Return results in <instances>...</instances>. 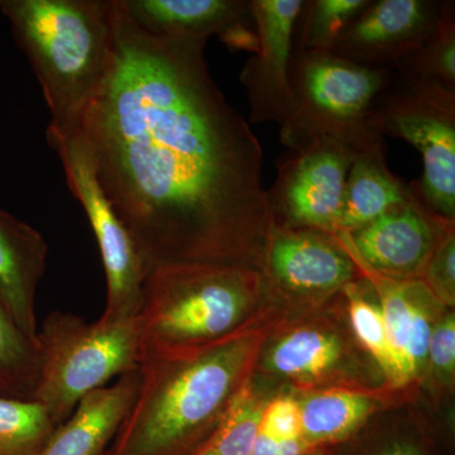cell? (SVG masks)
I'll list each match as a JSON object with an SVG mask.
<instances>
[{
	"instance_id": "obj_1",
	"label": "cell",
	"mask_w": 455,
	"mask_h": 455,
	"mask_svg": "<svg viewBox=\"0 0 455 455\" xmlns=\"http://www.w3.org/2000/svg\"><path fill=\"white\" fill-rule=\"evenodd\" d=\"M206 44L149 35L116 0L109 68L84 118L100 187L147 272L260 271L274 228L262 146L212 80Z\"/></svg>"
},
{
	"instance_id": "obj_2",
	"label": "cell",
	"mask_w": 455,
	"mask_h": 455,
	"mask_svg": "<svg viewBox=\"0 0 455 455\" xmlns=\"http://www.w3.org/2000/svg\"><path fill=\"white\" fill-rule=\"evenodd\" d=\"M265 334L191 352L142 350L139 394L106 455H196L252 377Z\"/></svg>"
},
{
	"instance_id": "obj_3",
	"label": "cell",
	"mask_w": 455,
	"mask_h": 455,
	"mask_svg": "<svg viewBox=\"0 0 455 455\" xmlns=\"http://www.w3.org/2000/svg\"><path fill=\"white\" fill-rule=\"evenodd\" d=\"M0 12L44 92L46 139L80 133L109 68L116 0H0Z\"/></svg>"
},
{
	"instance_id": "obj_4",
	"label": "cell",
	"mask_w": 455,
	"mask_h": 455,
	"mask_svg": "<svg viewBox=\"0 0 455 455\" xmlns=\"http://www.w3.org/2000/svg\"><path fill=\"white\" fill-rule=\"evenodd\" d=\"M268 293L259 269L212 263L151 269L139 313L143 349L191 352L251 331Z\"/></svg>"
},
{
	"instance_id": "obj_5",
	"label": "cell",
	"mask_w": 455,
	"mask_h": 455,
	"mask_svg": "<svg viewBox=\"0 0 455 455\" xmlns=\"http://www.w3.org/2000/svg\"><path fill=\"white\" fill-rule=\"evenodd\" d=\"M37 343L40 376L33 401L44 407L56 427L90 392L139 370L143 350L139 316L88 323L62 311L44 320Z\"/></svg>"
},
{
	"instance_id": "obj_6",
	"label": "cell",
	"mask_w": 455,
	"mask_h": 455,
	"mask_svg": "<svg viewBox=\"0 0 455 455\" xmlns=\"http://www.w3.org/2000/svg\"><path fill=\"white\" fill-rule=\"evenodd\" d=\"M392 68H371L319 51H293L290 84L295 112L280 140L287 149L320 139L338 140L355 151L383 140L370 125L374 100L387 85Z\"/></svg>"
},
{
	"instance_id": "obj_7",
	"label": "cell",
	"mask_w": 455,
	"mask_h": 455,
	"mask_svg": "<svg viewBox=\"0 0 455 455\" xmlns=\"http://www.w3.org/2000/svg\"><path fill=\"white\" fill-rule=\"evenodd\" d=\"M370 125L377 136L418 149L424 173L412 184L436 214L455 220V92L392 70L374 100Z\"/></svg>"
},
{
	"instance_id": "obj_8",
	"label": "cell",
	"mask_w": 455,
	"mask_h": 455,
	"mask_svg": "<svg viewBox=\"0 0 455 455\" xmlns=\"http://www.w3.org/2000/svg\"><path fill=\"white\" fill-rule=\"evenodd\" d=\"M47 143L59 156L66 181L83 206L97 238L107 277V305L103 319L124 320L139 316L147 269L136 242L114 211L99 182L92 149L83 132Z\"/></svg>"
},
{
	"instance_id": "obj_9",
	"label": "cell",
	"mask_w": 455,
	"mask_h": 455,
	"mask_svg": "<svg viewBox=\"0 0 455 455\" xmlns=\"http://www.w3.org/2000/svg\"><path fill=\"white\" fill-rule=\"evenodd\" d=\"M355 149L320 139L289 149L277 164V178L267 188L274 226L335 235Z\"/></svg>"
},
{
	"instance_id": "obj_10",
	"label": "cell",
	"mask_w": 455,
	"mask_h": 455,
	"mask_svg": "<svg viewBox=\"0 0 455 455\" xmlns=\"http://www.w3.org/2000/svg\"><path fill=\"white\" fill-rule=\"evenodd\" d=\"M412 196L352 233H337L344 250L395 280H421L436 244L455 220L436 214L414 184Z\"/></svg>"
},
{
	"instance_id": "obj_11",
	"label": "cell",
	"mask_w": 455,
	"mask_h": 455,
	"mask_svg": "<svg viewBox=\"0 0 455 455\" xmlns=\"http://www.w3.org/2000/svg\"><path fill=\"white\" fill-rule=\"evenodd\" d=\"M304 0H250L259 50L245 61L239 80L250 104V121L283 127L295 112L290 84L293 35Z\"/></svg>"
},
{
	"instance_id": "obj_12",
	"label": "cell",
	"mask_w": 455,
	"mask_h": 455,
	"mask_svg": "<svg viewBox=\"0 0 455 455\" xmlns=\"http://www.w3.org/2000/svg\"><path fill=\"white\" fill-rule=\"evenodd\" d=\"M269 291L307 300H322L361 277L337 236L314 229L274 226L262 269Z\"/></svg>"
},
{
	"instance_id": "obj_13",
	"label": "cell",
	"mask_w": 455,
	"mask_h": 455,
	"mask_svg": "<svg viewBox=\"0 0 455 455\" xmlns=\"http://www.w3.org/2000/svg\"><path fill=\"white\" fill-rule=\"evenodd\" d=\"M438 0H370L331 52L371 68H392L423 46L438 27Z\"/></svg>"
},
{
	"instance_id": "obj_14",
	"label": "cell",
	"mask_w": 455,
	"mask_h": 455,
	"mask_svg": "<svg viewBox=\"0 0 455 455\" xmlns=\"http://www.w3.org/2000/svg\"><path fill=\"white\" fill-rule=\"evenodd\" d=\"M47 253L46 241L35 228L0 209V307L33 340H37L36 298Z\"/></svg>"
},
{
	"instance_id": "obj_15",
	"label": "cell",
	"mask_w": 455,
	"mask_h": 455,
	"mask_svg": "<svg viewBox=\"0 0 455 455\" xmlns=\"http://www.w3.org/2000/svg\"><path fill=\"white\" fill-rule=\"evenodd\" d=\"M140 383L139 368L112 386L90 392L37 455H106L133 406Z\"/></svg>"
},
{
	"instance_id": "obj_16",
	"label": "cell",
	"mask_w": 455,
	"mask_h": 455,
	"mask_svg": "<svg viewBox=\"0 0 455 455\" xmlns=\"http://www.w3.org/2000/svg\"><path fill=\"white\" fill-rule=\"evenodd\" d=\"M143 31L163 38H223L252 20L250 0H121Z\"/></svg>"
},
{
	"instance_id": "obj_17",
	"label": "cell",
	"mask_w": 455,
	"mask_h": 455,
	"mask_svg": "<svg viewBox=\"0 0 455 455\" xmlns=\"http://www.w3.org/2000/svg\"><path fill=\"white\" fill-rule=\"evenodd\" d=\"M411 196V184L387 166L383 140L367 146L355 152L350 166L337 233L355 232Z\"/></svg>"
},
{
	"instance_id": "obj_18",
	"label": "cell",
	"mask_w": 455,
	"mask_h": 455,
	"mask_svg": "<svg viewBox=\"0 0 455 455\" xmlns=\"http://www.w3.org/2000/svg\"><path fill=\"white\" fill-rule=\"evenodd\" d=\"M346 357V344L334 331L326 326L302 325L272 344L266 366L296 385L310 386L333 376Z\"/></svg>"
},
{
	"instance_id": "obj_19",
	"label": "cell",
	"mask_w": 455,
	"mask_h": 455,
	"mask_svg": "<svg viewBox=\"0 0 455 455\" xmlns=\"http://www.w3.org/2000/svg\"><path fill=\"white\" fill-rule=\"evenodd\" d=\"M379 401L353 388L311 392L300 401L302 436L315 449L338 447L357 435Z\"/></svg>"
},
{
	"instance_id": "obj_20",
	"label": "cell",
	"mask_w": 455,
	"mask_h": 455,
	"mask_svg": "<svg viewBox=\"0 0 455 455\" xmlns=\"http://www.w3.org/2000/svg\"><path fill=\"white\" fill-rule=\"evenodd\" d=\"M366 289L367 281L361 275V277L346 284L341 290L348 304L350 326L358 343L382 371L388 385L401 387L396 359L381 309L379 302L368 295Z\"/></svg>"
},
{
	"instance_id": "obj_21",
	"label": "cell",
	"mask_w": 455,
	"mask_h": 455,
	"mask_svg": "<svg viewBox=\"0 0 455 455\" xmlns=\"http://www.w3.org/2000/svg\"><path fill=\"white\" fill-rule=\"evenodd\" d=\"M38 376L37 340L27 337L0 307V397L33 401Z\"/></svg>"
},
{
	"instance_id": "obj_22",
	"label": "cell",
	"mask_w": 455,
	"mask_h": 455,
	"mask_svg": "<svg viewBox=\"0 0 455 455\" xmlns=\"http://www.w3.org/2000/svg\"><path fill=\"white\" fill-rule=\"evenodd\" d=\"M397 75L433 83L455 92V7L443 2V14L433 35L420 49L392 68Z\"/></svg>"
},
{
	"instance_id": "obj_23",
	"label": "cell",
	"mask_w": 455,
	"mask_h": 455,
	"mask_svg": "<svg viewBox=\"0 0 455 455\" xmlns=\"http://www.w3.org/2000/svg\"><path fill=\"white\" fill-rule=\"evenodd\" d=\"M267 403L254 387L252 379H248L235 392L217 430L200 451L214 455H251Z\"/></svg>"
},
{
	"instance_id": "obj_24",
	"label": "cell",
	"mask_w": 455,
	"mask_h": 455,
	"mask_svg": "<svg viewBox=\"0 0 455 455\" xmlns=\"http://www.w3.org/2000/svg\"><path fill=\"white\" fill-rule=\"evenodd\" d=\"M370 0H304L293 51L331 52L341 32L367 7Z\"/></svg>"
},
{
	"instance_id": "obj_25",
	"label": "cell",
	"mask_w": 455,
	"mask_h": 455,
	"mask_svg": "<svg viewBox=\"0 0 455 455\" xmlns=\"http://www.w3.org/2000/svg\"><path fill=\"white\" fill-rule=\"evenodd\" d=\"M55 429L36 401L0 397V455H37Z\"/></svg>"
},
{
	"instance_id": "obj_26",
	"label": "cell",
	"mask_w": 455,
	"mask_h": 455,
	"mask_svg": "<svg viewBox=\"0 0 455 455\" xmlns=\"http://www.w3.org/2000/svg\"><path fill=\"white\" fill-rule=\"evenodd\" d=\"M350 259L355 260L362 277L372 287L374 296L379 300V309H381L395 359H396L400 386L403 387L409 385L407 347H409L410 338V302L407 295V281L383 276L368 268L355 257L350 256Z\"/></svg>"
},
{
	"instance_id": "obj_27",
	"label": "cell",
	"mask_w": 455,
	"mask_h": 455,
	"mask_svg": "<svg viewBox=\"0 0 455 455\" xmlns=\"http://www.w3.org/2000/svg\"><path fill=\"white\" fill-rule=\"evenodd\" d=\"M410 302V338L407 347L409 383L427 376V347L436 320L448 309L434 296L423 280H407Z\"/></svg>"
},
{
	"instance_id": "obj_28",
	"label": "cell",
	"mask_w": 455,
	"mask_h": 455,
	"mask_svg": "<svg viewBox=\"0 0 455 455\" xmlns=\"http://www.w3.org/2000/svg\"><path fill=\"white\" fill-rule=\"evenodd\" d=\"M421 280L445 307L453 309L455 304L454 224L449 227L440 238L424 269Z\"/></svg>"
},
{
	"instance_id": "obj_29",
	"label": "cell",
	"mask_w": 455,
	"mask_h": 455,
	"mask_svg": "<svg viewBox=\"0 0 455 455\" xmlns=\"http://www.w3.org/2000/svg\"><path fill=\"white\" fill-rule=\"evenodd\" d=\"M440 387H453L455 379V316L445 311L436 320L427 347V371Z\"/></svg>"
},
{
	"instance_id": "obj_30",
	"label": "cell",
	"mask_w": 455,
	"mask_h": 455,
	"mask_svg": "<svg viewBox=\"0 0 455 455\" xmlns=\"http://www.w3.org/2000/svg\"><path fill=\"white\" fill-rule=\"evenodd\" d=\"M259 434L275 442L304 439L300 401L292 396H278L268 401L260 419Z\"/></svg>"
},
{
	"instance_id": "obj_31",
	"label": "cell",
	"mask_w": 455,
	"mask_h": 455,
	"mask_svg": "<svg viewBox=\"0 0 455 455\" xmlns=\"http://www.w3.org/2000/svg\"><path fill=\"white\" fill-rule=\"evenodd\" d=\"M333 455L335 453L333 448ZM349 455V454H344ZM352 455H434L430 448L425 444L424 440L414 438V436H392L377 440L372 445H364L362 448H355Z\"/></svg>"
},
{
	"instance_id": "obj_32",
	"label": "cell",
	"mask_w": 455,
	"mask_h": 455,
	"mask_svg": "<svg viewBox=\"0 0 455 455\" xmlns=\"http://www.w3.org/2000/svg\"><path fill=\"white\" fill-rule=\"evenodd\" d=\"M316 451L305 439L295 442H275V440L257 436L251 455H307Z\"/></svg>"
},
{
	"instance_id": "obj_33",
	"label": "cell",
	"mask_w": 455,
	"mask_h": 455,
	"mask_svg": "<svg viewBox=\"0 0 455 455\" xmlns=\"http://www.w3.org/2000/svg\"><path fill=\"white\" fill-rule=\"evenodd\" d=\"M307 455H333V448L316 449V451H311Z\"/></svg>"
},
{
	"instance_id": "obj_34",
	"label": "cell",
	"mask_w": 455,
	"mask_h": 455,
	"mask_svg": "<svg viewBox=\"0 0 455 455\" xmlns=\"http://www.w3.org/2000/svg\"><path fill=\"white\" fill-rule=\"evenodd\" d=\"M196 455H214V454L206 453V451H200V453H197Z\"/></svg>"
}]
</instances>
